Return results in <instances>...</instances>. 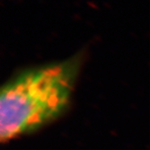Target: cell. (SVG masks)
I'll return each mask as SVG.
<instances>
[{
  "label": "cell",
  "mask_w": 150,
  "mask_h": 150,
  "mask_svg": "<svg viewBox=\"0 0 150 150\" xmlns=\"http://www.w3.org/2000/svg\"><path fill=\"white\" fill-rule=\"evenodd\" d=\"M80 64L74 56L25 70L6 83L0 95L1 141L37 130L65 110Z\"/></svg>",
  "instance_id": "1"
}]
</instances>
